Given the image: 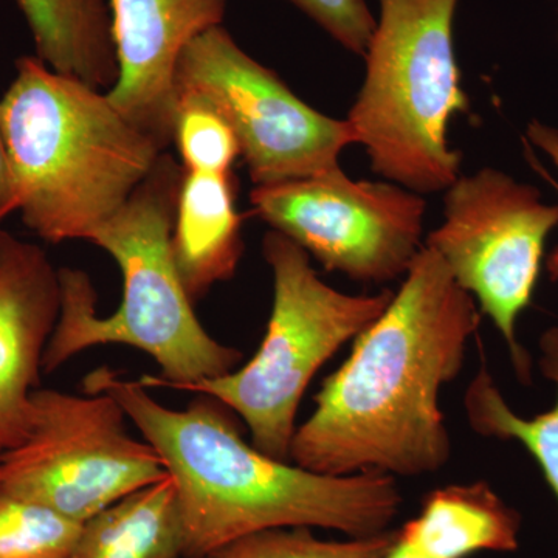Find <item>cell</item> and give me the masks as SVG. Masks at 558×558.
<instances>
[{"label": "cell", "instance_id": "7a4b0ae2", "mask_svg": "<svg viewBox=\"0 0 558 558\" xmlns=\"http://www.w3.org/2000/svg\"><path fill=\"white\" fill-rule=\"evenodd\" d=\"M84 392L119 400L160 454L178 490L185 558L270 529L322 527L369 537L388 531L402 508L391 476L319 475L267 457L242 439L229 409L209 396L171 410L140 381L106 366L87 374Z\"/></svg>", "mask_w": 558, "mask_h": 558}, {"label": "cell", "instance_id": "ba28073f", "mask_svg": "<svg viewBox=\"0 0 558 558\" xmlns=\"http://www.w3.org/2000/svg\"><path fill=\"white\" fill-rule=\"evenodd\" d=\"M557 226L558 205L543 204L535 186L483 168L446 190L442 223L425 244L492 319L524 385L531 384L532 360L517 340V322L534 299L546 241Z\"/></svg>", "mask_w": 558, "mask_h": 558}, {"label": "cell", "instance_id": "52a82bcc", "mask_svg": "<svg viewBox=\"0 0 558 558\" xmlns=\"http://www.w3.org/2000/svg\"><path fill=\"white\" fill-rule=\"evenodd\" d=\"M32 403L27 438L0 454L2 494L86 523L170 475L149 442L132 438L113 396L36 389Z\"/></svg>", "mask_w": 558, "mask_h": 558}, {"label": "cell", "instance_id": "4fadbf2b", "mask_svg": "<svg viewBox=\"0 0 558 558\" xmlns=\"http://www.w3.org/2000/svg\"><path fill=\"white\" fill-rule=\"evenodd\" d=\"M233 172L183 171L171 233L175 270L189 299H204L216 282L236 274L244 242Z\"/></svg>", "mask_w": 558, "mask_h": 558}, {"label": "cell", "instance_id": "5b68a950", "mask_svg": "<svg viewBox=\"0 0 558 558\" xmlns=\"http://www.w3.org/2000/svg\"><path fill=\"white\" fill-rule=\"evenodd\" d=\"M459 0H379L366 75L348 124L371 168L396 185L432 194L459 178L449 142L453 117L470 113L453 47Z\"/></svg>", "mask_w": 558, "mask_h": 558}, {"label": "cell", "instance_id": "8992f818", "mask_svg": "<svg viewBox=\"0 0 558 558\" xmlns=\"http://www.w3.org/2000/svg\"><path fill=\"white\" fill-rule=\"evenodd\" d=\"M263 255L274 277V304L258 352L242 368L186 391L240 414L256 449L289 462L296 413L312 377L384 314L395 293L348 295L330 288L310 255L279 231L264 236Z\"/></svg>", "mask_w": 558, "mask_h": 558}, {"label": "cell", "instance_id": "2e32d148", "mask_svg": "<svg viewBox=\"0 0 558 558\" xmlns=\"http://www.w3.org/2000/svg\"><path fill=\"white\" fill-rule=\"evenodd\" d=\"M183 526L174 481H157L83 523L70 558H182Z\"/></svg>", "mask_w": 558, "mask_h": 558}, {"label": "cell", "instance_id": "277c9868", "mask_svg": "<svg viewBox=\"0 0 558 558\" xmlns=\"http://www.w3.org/2000/svg\"><path fill=\"white\" fill-rule=\"evenodd\" d=\"M183 168L163 153L130 201L92 231L87 241L106 250L123 275V300L109 317L97 315V292L83 270H58L61 310L43 357L51 374L94 347L124 344L159 365L143 376L148 388L186 391L236 368L242 352L213 339L201 325L175 270L171 233Z\"/></svg>", "mask_w": 558, "mask_h": 558}, {"label": "cell", "instance_id": "30bf717a", "mask_svg": "<svg viewBox=\"0 0 558 558\" xmlns=\"http://www.w3.org/2000/svg\"><path fill=\"white\" fill-rule=\"evenodd\" d=\"M253 213L328 271L360 282L395 281L424 247L427 202L388 182L352 180L340 167L277 185L255 186Z\"/></svg>", "mask_w": 558, "mask_h": 558}, {"label": "cell", "instance_id": "ffe728a7", "mask_svg": "<svg viewBox=\"0 0 558 558\" xmlns=\"http://www.w3.org/2000/svg\"><path fill=\"white\" fill-rule=\"evenodd\" d=\"M396 531L348 542H326L315 537L311 527H282L256 532L236 539L202 558H385Z\"/></svg>", "mask_w": 558, "mask_h": 558}, {"label": "cell", "instance_id": "603a6c76", "mask_svg": "<svg viewBox=\"0 0 558 558\" xmlns=\"http://www.w3.org/2000/svg\"><path fill=\"white\" fill-rule=\"evenodd\" d=\"M14 209H17L16 193H14L5 142H3L2 130H0V222Z\"/></svg>", "mask_w": 558, "mask_h": 558}, {"label": "cell", "instance_id": "9a60e30c", "mask_svg": "<svg viewBox=\"0 0 558 558\" xmlns=\"http://www.w3.org/2000/svg\"><path fill=\"white\" fill-rule=\"evenodd\" d=\"M36 57L51 70L108 92L119 78L108 0H14Z\"/></svg>", "mask_w": 558, "mask_h": 558}, {"label": "cell", "instance_id": "ac0fdd59", "mask_svg": "<svg viewBox=\"0 0 558 558\" xmlns=\"http://www.w3.org/2000/svg\"><path fill=\"white\" fill-rule=\"evenodd\" d=\"M174 145L183 171L227 174L241 157L240 142L229 121L201 97L175 95L171 146Z\"/></svg>", "mask_w": 558, "mask_h": 558}, {"label": "cell", "instance_id": "7402d4cb", "mask_svg": "<svg viewBox=\"0 0 558 558\" xmlns=\"http://www.w3.org/2000/svg\"><path fill=\"white\" fill-rule=\"evenodd\" d=\"M527 137L543 153L548 154L558 170V131L556 128H550L539 121H532L527 126ZM546 270H548L550 281H558V245L549 253Z\"/></svg>", "mask_w": 558, "mask_h": 558}, {"label": "cell", "instance_id": "7c38bea8", "mask_svg": "<svg viewBox=\"0 0 558 558\" xmlns=\"http://www.w3.org/2000/svg\"><path fill=\"white\" fill-rule=\"evenodd\" d=\"M60 310V277L46 252L0 229V454L27 438Z\"/></svg>", "mask_w": 558, "mask_h": 558}, {"label": "cell", "instance_id": "d6986e66", "mask_svg": "<svg viewBox=\"0 0 558 558\" xmlns=\"http://www.w3.org/2000/svg\"><path fill=\"white\" fill-rule=\"evenodd\" d=\"M83 523L0 492V558H70Z\"/></svg>", "mask_w": 558, "mask_h": 558}, {"label": "cell", "instance_id": "5bb4252c", "mask_svg": "<svg viewBox=\"0 0 558 558\" xmlns=\"http://www.w3.org/2000/svg\"><path fill=\"white\" fill-rule=\"evenodd\" d=\"M398 531L438 558L515 553L521 515L486 481L451 484L429 492L416 519Z\"/></svg>", "mask_w": 558, "mask_h": 558}, {"label": "cell", "instance_id": "8fae6325", "mask_svg": "<svg viewBox=\"0 0 558 558\" xmlns=\"http://www.w3.org/2000/svg\"><path fill=\"white\" fill-rule=\"evenodd\" d=\"M119 78L108 98L160 148L171 146L174 75L186 46L222 25L227 0H108Z\"/></svg>", "mask_w": 558, "mask_h": 558}, {"label": "cell", "instance_id": "44dd1931", "mask_svg": "<svg viewBox=\"0 0 558 558\" xmlns=\"http://www.w3.org/2000/svg\"><path fill=\"white\" fill-rule=\"evenodd\" d=\"M317 22L343 49L365 57L377 21L366 0H288Z\"/></svg>", "mask_w": 558, "mask_h": 558}, {"label": "cell", "instance_id": "3957f363", "mask_svg": "<svg viewBox=\"0 0 558 558\" xmlns=\"http://www.w3.org/2000/svg\"><path fill=\"white\" fill-rule=\"evenodd\" d=\"M0 130L22 222L50 244L87 241L167 153L106 92L38 57L16 61Z\"/></svg>", "mask_w": 558, "mask_h": 558}, {"label": "cell", "instance_id": "e0dca14e", "mask_svg": "<svg viewBox=\"0 0 558 558\" xmlns=\"http://www.w3.org/2000/svg\"><path fill=\"white\" fill-rule=\"evenodd\" d=\"M539 352V369L557 388L553 409L531 418L519 416L510 409L486 368H481L470 381L464 407L470 427L480 436L519 440L537 461L558 499V326L543 332Z\"/></svg>", "mask_w": 558, "mask_h": 558}, {"label": "cell", "instance_id": "6da1fadb", "mask_svg": "<svg viewBox=\"0 0 558 558\" xmlns=\"http://www.w3.org/2000/svg\"><path fill=\"white\" fill-rule=\"evenodd\" d=\"M475 299L424 245L351 355L323 381L290 459L319 475L421 476L451 457L440 389L461 374L478 332Z\"/></svg>", "mask_w": 558, "mask_h": 558}, {"label": "cell", "instance_id": "9c48e42d", "mask_svg": "<svg viewBox=\"0 0 558 558\" xmlns=\"http://www.w3.org/2000/svg\"><path fill=\"white\" fill-rule=\"evenodd\" d=\"M174 92L197 95L229 121L255 186L332 170L340 167L341 150L355 145L347 120L306 105L222 25L202 33L180 54Z\"/></svg>", "mask_w": 558, "mask_h": 558}, {"label": "cell", "instance_id": "cb8c5ba5", "mask_svg": "<svg viewBox=\"0 0 558 558\" xmlns=\"http://www.w3.org/2000/svg\"><path fill=\"white\" fill-rule=\"evenodd\" d=\"M385 558H438L429 554L428 550L421 548L416 543L410 542L409 538L402 537L399 531H396V538L392 542Z\"/></svg>", "mask_w": 558, "mask_h": 558}]
</instances>
